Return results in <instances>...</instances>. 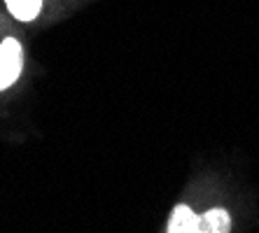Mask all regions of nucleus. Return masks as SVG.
I'll return each mask as SVG.
<instances>
[{
    "instance_id": "obj_3",
    "label": "nucleus",
    "mask_w": 259,
    "mask_h": 233,
    "mask_svg": "<svg viewBox=\"0 0 259 233\" xmlns=\"http://www.w3.org/2000/svg\"><path fill=\"white\" fill-rule=\"evenodd\" d=\"M7 10L19 21H33L42 10V0H5Z\"/></svg>"
},
{
    "instance_id": "obj_1",
    "label": "nucleus",
    "mask_w": 259,
    "mask_h": 233,
    "mask_svg": "<svg viewBox=\"0 0 259 233\" xmlns=\"http://www.w3.org/2000/svg\"><path fill=\"white\" fill-rule=\"evenodd\" d=\"M166 233H231V217L224 208H210L196 215L189 205L178 203L170 212Z\"/></svg>"
},
{
    "instance_id": "obj_2",
    "label": "nucleus",
    "mask_w": 259,
    "mask_h": 233,
    "mask_svg": "<svg viewBox=\"0 0 259 233\" xmlns=\"http://www.w3.org/2000/svg\"><path fill=\"white\" fill-rule=\"evenodd\" d=\"M24 68V52L14 37H7L0 44V91L12 86Z\"/></svg>"
}]
</instances>
